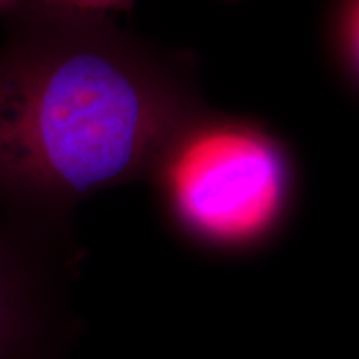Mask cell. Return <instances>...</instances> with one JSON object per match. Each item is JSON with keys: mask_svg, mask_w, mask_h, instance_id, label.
Returning a JSON list of instances; mask_svg holds the SVG:
<instances>
[{"mask_svg": "<svg viewBox=\"0 0 359 359\" xmlns=\"http://www.w3.org/2000/svg\"><path fill=\"white\" fill-rule=\"evenodd\" d=\"M203 107L190 57L107 12L24 0L0 40V195L72 224L90 196L147 180Z\"/></svg>", "mask_w": 359, "mask_h": 359, "instance_id": "6da1fadb", "label": "cell"}, {"mask_svg": "<svg viewBox=\"0 0 359 359\" xmlns=\"http://www.w3.org/2000/svg\"><path fill=\"white\" fill-rule=\"evenodd\" d=\"M147 182L177 236L218 257H246L275 243L299 190L298 165L280 135L210 107L175 130Z\"/></svg>", "mask_w": 359, "mask_h": 359, "instance_id": "7a4b0ae2", "label": "cell"}, {"mask_svg": "<svg viewBox=\"0 0 359 359\" xmlns=\"http://www.w3.org/2000/svg\"><path fill=\"white\" fill-rule=\"evenodd\" d=\"M80 251L72 224L0 195V359H67L79 320L72 288Z\"/></svg>", "mask_w": 359, "mask_h": 359, "instance_id": "3957f363", "label": "cell"}, {"mask_svg": "<svg viewBox=\"0 0 359 359\" xmlns=\"http://www.w3.org/2000/svg\"><path fill=\"white\" fill-rule=\"evenodd\" d=\"M359 0H330L326 13V45L336 74L351 92L358 90Z\"/></svg>", "mask_w": 359, "mask_h": 359, "instance_id": "277c9868", "label": "cell"}, {"mask_svg": "<svg viewBox=\"0 0 359 359\" xmlns=\"http://www.w3.org/2000/svg\"><path fill=\"white\" fill-rule=\"evenodd\" d=\"M55 2L109 13L111 11H128V8H132L133 0H55Z\"/></svg>", "mask_w": 359, "mask_h": 359, "instance_id": "5b68a950", "label": "cell"}]
</instances>
